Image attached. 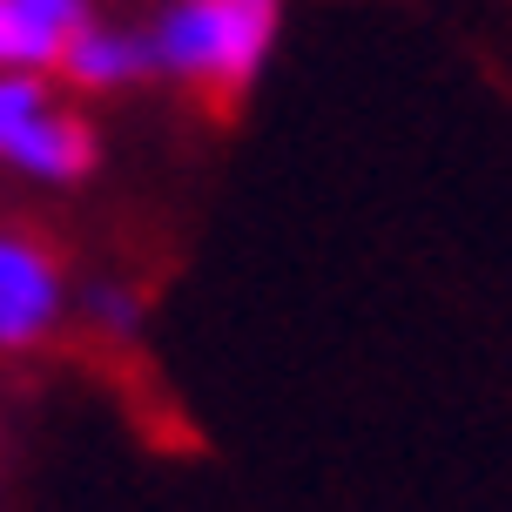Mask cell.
Here are the masks:
<instances>
[{
  "label": "cell",
  "mask_w": 512,
  "mask_h": 512,
  "mask_svg": "<svg viewBox=\"0 0 512 512\" xmlns=\"http://www.w3.org/2000/svg\"><path fill=\"white\" fill-rule=\"evenodd\" d=\"M283 7L290 0H169L142 41H149V68L182 81L196 95H250L256 75L270 68L283 41Z\"/></svg>",
  "instance_id": "6da1fadb"
},
{
  "label": "cell",
  "mask_w": 512,
  "mask_h": 512,
  "mask_svg": "<svg viewBox=\"0 0 512 512\" xmlns=\"http://www.w3.org/2000/svg\"><path fill=\"white\" fill-rule=\"evenodd\" d=\"M102 135L95 122L54 95L48 75H0V169L48 189H75L95 176Z\"/></svg>",
  "instance_id": "7a4b0ae2"
},
{
  "label": "cell",
  "mask_w": 512,
  "mask_h": 512,
  "mask_svg": "<svg viewBox=\"0 0 512 512\" xmlns=\"http://www.w3.org/2000/svg\"><path fill=\"white\" fill-rule=\"evenodd\" d=\"M68 270L41 236L0 223V358L14 351H41L61 324H68Z\"/></svg>",
  "instance_id": "3957f363"
},
{
  "label": "cell",
  "mask_w": 512,
  "mask_h": 512,
  "mask_svg": "<svg viewBox=\"0 0 512 512\" xmlns=\"http://www.w3.org/2000/svg\"><path fill=\"white\" fill-rule=\"evenodd\" d=\"M54 75L68 81V88H81V95H115V88H135V81H149L155 68H149V41H142L135 27L81 21V27H68Z\"/></svg>",
  "instance_id": "277c9868"
},
{
  "label": "cell",
  "mask_w": 512,
  "mask_h": 512,
  "mask_svg": "<svg viewBox=\"0 0 512 512\" xmlns=\"http://www.w3.org/2000/svg\"><path fill=\"white\" fill-rule=\"evenodd\" d=\"M61 41H68V27H54L41 14L14 7V0H0V75H54Z\"/></svg>",
  "instance_id": "5b68a950"
},
{
  "label": "cell",
  "mask_w": 512,
  "mask_h": 512,
  "mask_svg": "<svg viewBox=\"0 0 512 512\" xmlns=\"http://www.w3.org/2000/svg\"><path fill=\"white\" fill-rule=\"evenodd\" d=\"M75 310L95 337H115V344H128V337L142 331V297H135V283H115V277L88 283L75 297Z\"/></svg>",
  "instance_id": "8992f818"
},
{
  "label": "cell",
  "mask_w": 512,
  "mask_h": 512,
  "mask_svg": "<svg viewBox=\"0 0 512 512\" xmlns=\"http://www.w3.org/2000/svg\"><path fill=\"white\" fill-rule=\"evenodd\" d=\"M14 7H27V14H41V21H54V27L88 21V0H14Z\"/></svg>",
  "instance_id": "52a82bcc"
}]
</instances>
